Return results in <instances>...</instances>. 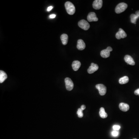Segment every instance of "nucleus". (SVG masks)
<instances>
[{
  "label": "nucleus",
  "instance_id": "f257e3e1",
  "mask_svg": "<svg viewBox=\"0 0 139 139\" xmlns=\"http://www.w3.org/2000/svg\"><path fill=\"white\" fill-rule=\"evenodd\" d=\"M65 6L66 10L69 15H73L75 13V7L71 2H66L65 3Z\"/></svg>",
  "mask_w": 139,
  "mask_h": 139
},
{
  "label": "nucleus",
  "instance_id": "f03ea898",
  "mask_svg": "<svg viewBox=\"0 0 139 139\" xmlns=\"http://www.w3.org/2000/svg\"><path fill=\"white\" fill-rule=\"evenodd\" d=\"M128 7V5L124 2L120 3L117 5L115 8L116 13L120 14L122 13L126 10Z\"/></svg>",
  "mask_w": 139,
  "mask_h": 139
},
{
  "label": "nucleus",
  "instance_id": "7ed1b4c3",
  "mask_svg": "<svg viewBox=\"0 0 139 139\" xmlns=\"http://www.w3.org/2000/svg\"><path fill=\"white\" fill-rule=\"evenodd\" d=\"M79 27L84 30H87L89 29L90 25L88 22L84 20H81L78 22Z\"/></svg>",
  "mask_w": 139,
  "mask_h": 139
},
{
  "label": "nucleus",
  "instance_id": "20e7f679",
  "mask_svg": "<svg viewBox=\"0 0 139 139\" xmlns=\"http://www.w3.org/2000/svg\"><path fill=\"white\" fill-rule=\"evenodd\" d=\"M96 88L99 91V94L101 96H104L106 93L107 88L104 85L102 84H98L96 85Z\"/></svg>",
  "mask_w": 139,
  "mask_h": 139
},
{
  "label": "nucleus",
  "instance_id": "39448f33",
  "mask_svg": "<svg viewBox=\"0 0 139 139\" xmlns=\"http://www.w3.org/2000/svg\"><path fill=\"white\" fill-rule=\"evenodd\" d=\"M65 81L66 89L68 91H71L73 89L74 87V84L73 81L70 78L68 77L65 78Z\"/></svg>",
  "mask_w": 139,
  "mask_h": 139
},
{
  "label": "nucleus",
  "instance_id": "423d86ee",
  "mask_svg": "<svg viewBox=\"0 0 139 139\" xmlns=\"http://www.w3.org/2000/svg\"><path fill=\"white\" fill-rule=\"evenodd\" d=\"M113 51L111 47H107L106 49L102 50L100 52V55L103 58H108L110 55V52Z\"/></svg>",
  "mask_w": 139,
  "mask_h": 139
},
{
  "label": "nucleus",
  "instance_id": "0eeeda50",
  "mask_svg": "<svg viewBox=\"0 0 139 139\" xmlns=\"http://www.w3.org/2000/svg\"><path fill=\"white\" fill-rule=\"evenodd\" d=\"M127 37L126 32L121 28H120L119 31L116 33V37L118 40H120L121 38H124Z\"/></svg>",
  "mask_w": 139,
  "mask_h": 139
},
{
  "label": "nucleus",
  "instance_id": "6e6552de",
  "mask_svg": "<svg viewBox=\"0 0 139 139\" xmlns=\"http://www.w3.org/2000/svg\"><path fill=\"white\" fill-rule=\"evenodd\" d=\"M87 19L90 22L93 21H97L98 20L96 13L94 12H90L88 14Z\"/></svg>",
  "mask_w": 139,
  "mask_h": 139
},
{
  "label": "nucleus",
  "instance_id": "1a4fd4ad",
  "mask_svg": "<svg viewBox=\"0 0 139 139\" xmlns=\"http://www.w3.org/2000/svg\"><path fill=\"white\" fill-rule=\"evenodd\" d=\"M103 4L102 0H96L93 3V7L96 10H99L101 9Z\"/></svg>",
  "mask_w": 139,
  "mask_h": 139
},
{
  "label": "nucleus",
  "instance_id": "9d476101",
  "mask_svg": "<svg viewBox=\"0 0 139 139\" xmlns=\"http://www.w3.org/2000/svg\"><path fill=\"white\" fill-rule=\"evenodd\" d=\"M99 66L97 64L92 63L91 66L89 67L87 71L89 74H92L98 70Z\"/></svg>",
  "mask_w": 139,
  "mask_h": 139
},
{
  "label": "nucleus",
  "instance_id": "9b49d317",
  "mask_svg": "<svg viewBox=\"0 0 139 139\" xmlns=\"http://www.w3.org/2000/svg\"><path fill=\"white\" fill-rule=\"evenodd\" d=\"M124 59L125 62L127 63L128 64L131 65H134L135 64L134 60L130 55H126L124 57Z\"/></svg>",
  "mask_w": 139,
  "mask_h": 139
},
{
  "label": "nucleus",
  "instance_id": "f8f14e48",
  "mask_svg": "<svg viewBox=\"0 0 139 139\" xmlns=\"http://www.w3.org/2000/svg\"><path fill=\"white\" fill-rule=\"evenodd\" d=\"M85 46H86L85 43L82 40L80 39L79 40H78L77 41V46L78 50H83L85 49Z\"/></svg>",
  "mask_w": 139,
  "mask_h": 139
},
{
  "label": "nucleus",
  "instance_id": "ddd939ff",
  "mask_svg": "<svg viewBox=\"0 0 139 139\" xmlns=\"http://www.w3.org/2000/svg\"><path fill=\"white\" fill-rule=\"evenodd\" d=\"M119 107L120 110L123 112L127 111L129 109V105L124 103H120L119 105Z\"/></svg>",
  "mask_w": 139,
  "mask_h": 139
},
{
  "label": "nucleus",
  "instance_id": "4468645a",
  "mask_svg": "<svg viewBox=\"0 0 139 139\" xmlns=\"http://www.w3.org/2000/svg\"><path fill=\"white\" fill-rule=\"evenodd\" d=\"M81 66V63L80 61L75 60L73 61L72 64V67L74 71H77L79 69Z\"/></svg>",
  "mask_w": 139,
  "mask_h": 139
},
{
  "label": "nucleus",
  "instance_id": "2eb2a0df",
  "mask_svg": "<svg viewBox=\"0 0 139 139\" xmlns=\"http://www.w3.org/2000/svg\"><path fill=\"white\" fill-rule=\"evenodd\" d=\"M7 76L5 72L2 70L0 71V83H2L7 79Z\"/></svg>",
  "mask_w": 139,
  "mask_h": 139
},
{
  "label": "nucleus",
  "instance_id": "dca6fc26",
  "mask_svg": "<svg viewBox=\"0 0 139 139\" xmlns=\"http://www.w3.org/2000/svg\"><path fill=\"white\" fill-rule=\"evenodd\" d=\"M61 40L62 44L64 45H66L68 41V36L65 34H63L61 36Z\"/></svg>",
  "mask_w": 139,
  "mask_h": 139
},
{
  "label": "nucleus",
  "instance_id": "f3484780",
  "mask_svg": "<svg viewBox=\"0 0 139 139\" xmlns=\"http://www.w3.org/2000/svg\"><path fill=\"white\" fill-rule=\"evenodd\" d=\"M99 115L101 118H103V119L107 118V114L105 113L104 108V107H101L100 108V111H99Z\"/></svg>",
  "mask_w": 139,
  "mask_h": 139
},
{
  "label": "nucleus",
  "instance_id": "a211bd4d",
  "mask_svg": "<svg viewBox=\"0 0 139 139\" xmlns=\"http://www.w3.org/2000/svg\"><path fill=\"white\" fill-rule=\"evenodd\" d=\"M129 81V79L128 77L124 76L120 78L119 80V83L120 84H124L127 83Z\"/></svg>",
  "mask_w": 139,
  "mask_h": 139
},
{
  "label": "nucleus",
  "instance_id": "6ab92c4d",
  "mask_svg": "<svg viewBox=\"0 0 139 139\" xmlns=\"http://www.w3.org/2000/svg\"><path fill=\"white\" fill-rule=\"evenodd\" d=\"M138 18L139 17L137 16L135 14H132L130 16L131 21L133 24H136L137 20L138 19Z\"/></svg>",
  "mask_w": 139,
  "mask_h": 139
},
{
  "label": "nucleus",
  "instance_id": "aec40b11",
  "mask_svg": "<svg viewBox=\"0 0 139 139\" xmlns=\"http://www.w3.org/2000/svg\"><path fill=\"white\" fill-rule=\"evenodd\" d=\"M82 110H81V108H79L77 112V114L78 117L79 118H82L83 117V113Z\"/></svg>",
  "mask_w": 139,
  "mask_h": 139
},
{
  "label": "nucleus",
  "instance_id": "412c9836",
  "mask_svg": "<svg viewBox=\"0 0 139 139\" xmlns=\"http://www.w3.org/2000/svg\"><path fill=\"white\" fill-rule=\"evenodd\" d=\"M119 133L118 131H113L112 132V135L114 137H116L119 135Z\"/></svg>",
  "mask_w": 139,
  "mask_h": 139
},
{
  "label": "nucleus",
  "instance_id": "4be33fe9",
  "mask_svg": "<svg viewBox=\"0 0 139 139\" xmlns=\"http://www.w3.org/2000/svg\"><path fill=\"white\" fill-rule=\"evenodd\" d=\"M120 126L119 125H115L113 126V129L114 131L119 130L120 129Z\"/></svg>",
  "mask_w": 139,
  "mask_h": 139
},
{
  "label": "nucleus",
  "instance_id": "5701e85b",
  "mask_svg": "<svg viewBox=\"0 0 139 139\" xmlns=\"http://www.w3.org/2000/svg\"><path fill=\"white\" fill-rule=\"evenodd\" d=\"M134 93H135V94L136 95H139V88L135 90Z\"/></svg>",
  "mask_w": 139,
  "mask_h": 139
},
{
  "label": "nucleus",
  "instance_id": "b1692460",
  "mask_svg": "<svg viewBox=\"0 0 139 139\" xmlns=\"http://www.w3.org/2000/svg\"><path fill=\"white\" fill-rule=\"evenodd\" d=\"M86 108V107H85V105H81V110L83 111L84 109H85Z\"/></svg>",
  "mask_w": 139,
  "mask_h": 139
},
{
  "label": "nucleus",
  "instance_id": "393cba45",
  "mask_svg": "<svg viewBox=\"0 0 139 139\" xmlns=\"http://www.w3.org/2000/svg\"><path fill=\"white\" fill-rule=\"evenodd\" d=\"M56 17V15L55 14H51L50 16V18H54Z\"/></svg>",
  "mask_w": 139,
  "mask_h": 139
},
{
  "label": "nucleus",
  "instance_id": "a878e982",
  "mask_svg": "<svg viewBox=\"0 0 139 139\" xmlns=\"http://www.w3.org/2000/svg\"><path fill=\"white\" fill-rule=\"evenodd\" d=\"M53 9V7L52 6H50L49 7H48V9H47V11H50L51 10Z\"/></svg>",
  "mask_w": 139,
  "mask_h": 139
},
{
  "label": "nucleus",
  "instance_id": "bb28decb",
  "mask_svg": "<svg viewBox=\"0 0 139 139\" xmlns=\"http://www.w3.org/2000/svg\"><path fill=\"white\" fill-rule=\"evenodd\" d=\"M135 14L139 18V11H136Z\"/></svg>",
  "mask_w": 139,
  "mask_h": 139
},
{
  "label": "nucleus",
  "instance_id": "cd10ccee",
  "mask_svg": "<svg viewBox=\"0 0 139 139\" xmlns=\"http://www.w3.org/2000/svg\"><path fill=\"white\" fill-rule=\"evenodd\" d=\"M136 139V138H134V139Z\"/></svg>",
  "mask_w": 139,
  "mask_h": 139
}]
</instances>
